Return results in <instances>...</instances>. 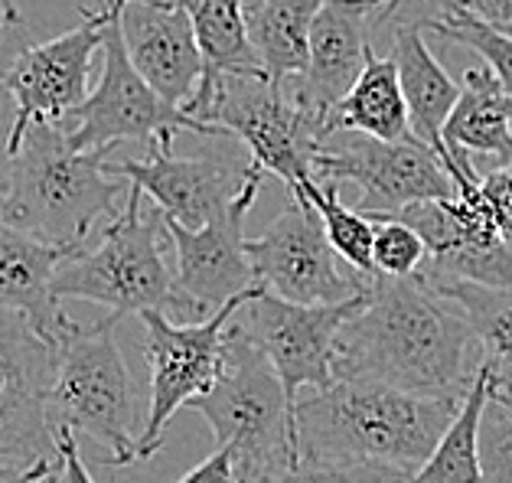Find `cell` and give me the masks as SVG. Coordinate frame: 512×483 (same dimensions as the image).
<instances>
[{"instance_id":"8fae6325","label":"cell","mask_w":512,"mask_h":483,"mask_svg":"<svg viewBox=\"0 0 512 483\" xmlns=\"http://www.w3.org/2000/svg\"><path fill=\"white\" fill-rule=\"evenodd\" d=\"M245 252L255 271V284L304 307L356 301L376 278H362L353 268H343L314 206L297 200H291V206L261 235L245 239Z\"/></svg>"},{"instance_id":"484cf974","label":"cell","mask_w":512,"mask_h":483,"mask_svg":"<svg viewBox=\"0 0 512 483\" xmlns=\"http://www.w3.org/2000/svg\"><path fill=\"white\" fill-rule=\"evenodd\" d=\"M486 402H490V376L480 363L477 379L467 392V399L460 402V412L451 421V428L444 431V438L437 441L434 454L428 457L415 480L411 483H483L480 467V425Z\"/></svg>"},{"instance_id":"8d00e7d4","label":"cell","mask_w":512,"mask_h":483,"mask_svg":"<svg viewBox=\"0 0 512 483\" xmlns=\"http://www.w3.org/2000/svg\"><path fill=\"white\" fill-rule=\"evenodd\" d=\"M14 118H7V111L0 108V193L7 190L10 183V170H14Z\"/></svg>"},{"instance_id":"d4e9b609","label":"cell","mask_w":512,"mask_h":483,"mask_svg":"<svg viewBox=\"0 0 512 483\" xmlns=\"http://www.w3.org/2000/svg\"><path fill=\"white\" fill-rule=\"evenodd\" d=\"M180 4L190 14L203 53V79L265 76L248 36L245 0H180Z\"/></svg>"},{"instance_id":"5bb4252c","label":"cell","mask_w":512,"mask_h":483,"mask_svg":"<svg viewBox=\"0 0 512 483\" xmlns=\"http://www.w3.org/2000/svg\"><path fill=\"white\" fill-rule=\"evenodd\" d=\"M261 187V170L252 164L242 193L235 203L212 219L206 229H183L167 222L170 242L177 249V317L183 324H203L216 317L229 301L255 288V271L245 252V216L255 206Z\"/></svg>"},{"instance_id":"9c48e42d","label":"cell","mask_w":512,"mask_h":483,"mask_svg":"<svg viewBox=\"0 0 512 483\" xmlns=\"http://www.w3.org/2000/svg\"><path fill=\"white\" fill-rule=\"evenodd\" d=\"M102 20L105 69L92 95L76 111V131H69V138L79 151L108 154L111 147L124 141H157L164 134L177 131H193L203 134V138H229V131L203 125V121L186 115L183 108L167 105L151 85L137 76L121 40V0H102Z\"/></svg>"},{"instance_id":"74e56055","label":"cell","mask_w":512,"mask_h":483,"mask_svg":"<svg viewBox=\"0 0 512 483\" xmlns=\"http://www.w3.org/2000/svg\"><path fill=\"white\" fill-rule=\"evenodd\" d=\"M59 464H40V467H7L0 464V483H40L46 474H53Z\"/></svg>"},{"instance_id":"4316f807","label":"cell","mask_w":512,"mask_h":483,"mask_svg":"<svg viewBox=\"0 0 512 483\" xmlns=\"http://www.w3.org/2000/svg\"><path fill=\"white\" fill-rule=\"evenodd\" d=\"M297 203L314 206V213L323 222V232H327L330 249L340 255V262L346 268H353L362 278L376 275V268H372V239H376V226H372V219L366 213L349 209L340 200L336 183H310Z\"/></svg>"},{"instance_id":"f1b7e54d","label":"cell","mask_w":512,"mask_h":483,"mask_svg":"<svg viewBox=\"0 0 512 483\" xmlns=\"http://www.w3.org/2000/svg\"><path fill=\"white\" fill-rule=\"evenodd\" d=\"M376 226V239H372V268L382 278H415L428 262V249H424L421 235L405 226L402 219L366 213Z\"/></svg>"},{"instance_id":"d590c367","label":"cell","mask_w":512,"mask_h":483,"mask_svg":"<svg viewBox=\"0 0 512 483\" xmlns=\"http://www.w3.org/2000/svg\"><path fill=\"white\" fill-rule=\"evenodd\" d=\"M23 27V14L20 7L14 4V0H0V72L7 69L4 56L10 49V40H14V33Z\"/></svg>"},{"instance_id":"e0dca14e","label":"cell","mask_w":512,"mask_h":483,"mask_svg":"<svg viewBox=\"0 0 512 483\" xmlns=\"http://www.w3.org/2000/svg\"><path fill=\"white\" fill-rule=\"evenodd\" d=\"M121 40L137 76L167 105L183 108L196 95L206 66L180 0H121Z\"/></svg>"},{"instance_id":"836d02e7","label":"cell","mask_w":512,"mask_h":483,"mask_svg":"<svg viewBox=\"0 0 512 483\" xmlns=\"http://www.w3.org/2000/svg\"><path fill=\"white\" fill-rule=\"evenodd\" d=\"M56 444H59V464H62V483H98L89 467L82 461L79 451V438L72 431H56Z\"/></svg>"},{"instance_id":"f35d334b","label":"cell","mask_w":512,"mask_h":483,"mask_svg":"<svg viewBox=\"0 0 512 483\" xmlns=\"http://www.w3.org/2000/svg\"><path fill=\"white\" fill-rule=\"evenodd\" d=\"M362 4H366L369 10H376V7H398L402 0H362Z\"/></svg>"},{"instance_id":"e575fe53","label":"cell","mask_w":512,"mask_h":483,"mask_svg":"<svg viewBox=\"0 0 512 483\" xmlns=\"http://www.w3.org/2000/svg\"><path fill=\"white\" fill-rule=\"evenodd\" d=\"M457 4L493 27H512V0H457Z\"/></svg>"},{"instance_id":"8992f818","label":"cell","mask_w":512,"mask_h":483,"mask_svg":"<svg viewBox=\"0 0 512 483\" xmlns=\"http://www.w3.org/2000/svg\"><path fill=\"white\" fill-rule=\"evenodd\" d=\"M144 193L131 187L121 213L105 226L92 252H76L59 265L53 297L102 304L115 317L173 311L177 314V275L167 268V222L160 209L144 213Z\"/></svg>"},{"instance_id":"277c9868","label":"cell","mask_w":512,"mask_h":483,"mask_svg":"<svg viewBox=\"0 0 512 483\" xmlns=\"http://www.w3.org/2000/svg\"><path fill=\"white\" fill-rule=\"evenodd\" d=\"M121 317L108 314L95 327L76 320L56 340V379L49 395L53 431L89 435L108 451L111 467L134 464L141 441V399L118 346Z\"/></svg>"},{"instance_id":"3957f363","label":"cell","mask_w":512,"mask_h":483,"mask_svg":"<svg viewBox=\"0 0 512 483\" xmlns=\"http://www.w3.org/2000/svg\"><path fill=\"white\" fill-rule=\"evenodd\" d=\"M105 160L102 151H79L59 121H36L14 151L0 216L46 245L79 252L95 222L115 219L131 193L128 180L108 177Z\"/></svg>"},{"instance_id":"4fadbf2b","label":"cell","mask_w":512,"mask_h":483,"mask_svg":"<svg viewBox=\"0 0 512 483\" xmlns=\"http://www.w3.org/2000/svg\"><path fill=\"white\" fill-rule=\"evenodd\" d=\"M56 379V346L23 317L0 314V464H59V444L49 421Z\"/></svg>"},{"instance_id":"1f68e13d","label":"cell","mask_w":512,"mask_h":483,"mask_svg":"<svg viewBox=\"0 0 512 483\" xmlns=\"http://www.w3.org/2000/svg\"><path fill=\"white\" fill-rule=\"evenodd\" d=\"M480 193H483V200L493 213L499 239L512 249V167H496L490 173H483Z\"/></svg>"},{"instance_id":"603a6c76","label":"cell","mask_w":512,"mask_h":483,"mask_svg":"<svg viewBox=\"0 0 512 483\" xmlns=\"http://www.w3.org/2000/svg\"><path fill=\"white\" fill-rule=\"evenodd\" d=\"M428 281L467 317L480 346V363L490 376V399L512 402V291L480 288L467 281Z\"/></svg>"},{"instance_id":"d6a6232c","label":"cell","mask_w":512,"mask_h":483,"mask_svg":"<svg viewBox=\"0 0 512 483\" xmlns=\"http://www.w3.org/2000/svg\"><path fill=\"white\" fill-rule=\"evenodd\" d=\"M177 483H242V477L235 467V454L229 448H216V454H209L203 464H196Z\"/></svg>"},{"instance_id":"ab89813d","label":"cell","mask_w":512,"mask_h":483,"mask_svg":"<svg viewBox=\"0 0 512 483\" xmlns=\"http://www.w3.org/2000/svg\"><path fill=\"white\" fill-rule=\"evenodd\" d=\"M40 483H62V464H59V467L53 470V474H46V477H43Z\"/></svg>"},{"instance_id":"cb8c5ba5","label":"cell","mask_w":512,"mask_h":483,"mask_svg":"<svg viewBox=\"0 0 512 483\" xmlns=\"http://www.w3.org/2000/svg\"><path fill=\"white\" fill-rule=\"evenodd\" d=\"M333 131H356L376 141H411V121L408 105L402 95V82H398V69L392 56H376V49H369L366 69L356 79L353 92H349L340 108L333 111L330 128Z\"/></svg>"},{"instance_id":"44dd1931","label":"cell","mask_w":512,"mask_h":483,"mask_svg":"<svg viewBox=\"0 0 512 483\" xmlns=\"http://www.w3.org/2000/svg\"><path fill=\"white\" fill-rule=\"evenodd\" d=\"M444 144L464 173H477L473 154L496 157L499 167H512V98L486 66L464 72L460 98L444 125Z\"/></svg>"},{"instance_id":"7a4b0ae2","label":"cell","mask_w":512,"mask_h":483,"mask_svg":"<svg viewBox=\"0 0 512 483\" xmlns=\"http://www.w3.org/2000/svg\"><path fill=\"white\" fill-rule=\"evenodd\" d=\"M464 399L398 392L379 382H340L294 405L301 464L402 470L415 480Z\"/></svg>"},{"instance_id":"2e32d148","label":"cell","mask_w":512,"mask_h":483,"mask_svg":"<svg viewBox=\"0 0 512 483\" xmlns=\"http://www.w3.org/2000/svg\"><path fill=\"white\" fill-rule=\"evenodd\" d=\"M108 177L128 180L157 203L160 216L183 229H206L242 193L252 164L232 167L222 157H177L173 134L151 141L141 160H105Z\"/></svg>"},{"instance_id":"7c38bea8","label":"cell","mask_w":512,"mask_h":483,"mask_svg":"<svg viewBox=\"0 0 512 483\" xmlns=\"http://www.w3.org/2000/svg\"><path fill=\"white\" fill-rule=\"evenodd\" d=\"M366 297L369 291L346 304L304 307L284 301V297L271 294L258 284L255 294L248 297V304L235 314L232 327H239L271 359L287 399L297 405V392L304 386L323 392L336 382V337H340L346 320L366 304Z\"/></svg>"},{"instance_id":"6da1fadb","label":"cell","mask_w":512,"mask_h":483,"mask_svg":"<svg viewBox=\"0 0 512 483\" xmlns=\"http://www.w3.org/2000/svg\"><path fill=\"white\" fill-rule=\"evenodd\" d=\"M477 369L480 346L467 317L421 271L415 278H372L366 304L336 337L333 376L340 382L467 399Z\"/></svg>"},{"instance_id":"ffe728a7","label":"cell","mask_w":512,"mask_h":483,"mask_svg":"<svg viewBox=\"0 0 512 483\" xmlns=\"http://www.w3.org/2000/svg\"><path fill=\"white\" fill-rule=\"evenodd\" d=\"M69 255L76 252L33 239V235L7 226L0 216V314L23 317L53 346L59 333L72 324L53 297V278Z\"/></svg>"},{"instance_id":"52a82bcc","label":"cell","mask_w":512,"mask_h":483,"mask_svg":"<svg viewBox=\"0 0 512 483\" xmlns=\"http://www.w3.org/2000/svg\"><path fill=\"white\" fill-rule=\"evenodd\" d=\"M196 121L235 134L261 173H274L291 200H301L314 177V154L323 134L307 121L291 95L274 89L265 76L203 79L196 95L183 105Z\"/></svg>"},{"instance_id":"ac0fdd59","label":"cell","mask_w":512,"mask_h":483,"mask_svg":"<svg viewBox=\"0 0 512 483\" xmlns=\"http://www.w3.org/2000/svg\"><path fill=\"white\" fill-rule=\"evenodd\" d=\"M369 7L362 0H327L310 30V56L301 79H294L291 102L327 138L333 111L353 92L369 56Z\"/></svg>"},{"instance_id":"7402d4cb","label":"cell","mask_w":512,"mask_h":483,"mask_svg":"<svg viewBox=\"0 0 512 483\" xmlns=\"http://www.w3.org/2000/svg\"><path fill=\"white\" fill-rule=\"evenodd\" d=\"M327 0H245L248 36L258 66L274 89L301 79L310 56V30Z\"/></svg>"},{"instance_id":"ba28073f","label":"cell","mask_w":512,"mask_h":483,"mask_svg":"<svg viewBox=\"0 0 512 483\" xmlns=\"http://www.w3.org/2000/svg\"><path fill=\"white\" fill-rule=\"evenodd\" d=\"M255 288L239 294L203 324H173L164 311L141 314L144 353L151 363V395H147V418L134 451V464L151 461L164 444L170 418L216 386L222 359H226V330L235 314L248 304V297L255 294Z\"/></svg>"},{"instance_id":"83f0119b","label":"cell","mask_w":512,"mask_h":483,"mask_svg":"<svg viewBox=\"0 0 512 483\" xmlns=\"http://www.w3.org/2000/svg\"><path fill=\"white\" fill-rule=\"evenodd\" d=\"M437 7H441V17L421 20V30L441 36L447 43H460L473 49V53L483 59V66L496 76V82L506 89V95L512 98V36L496 30L493 23L480 20L477 14H470L457 0H437Z\"/></svg>"},{"instance_id":"5b68a950","label":"cell","mask_w":512,"mask_h":483,"mask_svg":"<svg viewBox=\"0 0 512 483\" xmlns=\"http://www.w3.org/2000/svg\"><path fill=\"white\" fill-rule=\"evenodd\" d=\"M209 421L219 448L235 454L242 483H255L301 464L294 405L271 359L239 327L226 330L222 373L203 399L190 402Z\"/></svg>"},{"instance_id":"9a60e30c","label":"cell","mask_w":512,"mask_h":483,"mask_svg":"<svg viewBox=\"0 0 512 483\" xmlns=\"http://www.w3.org/2000/svg\"><path fill=\"white\" fill-rule=\"evenodd\" d=\"M105 43L102 10H82V23L76 30L20 49L0 72V89L14 98V138L17 144L23 131L36 121H62L76 115L89 98V69L95 53Z\"/></svg>"},{"instance_id":"4dcf8cb0","label":"cell","mask_w":512,"mask_h":483,"mask_svg":"<svg viewBox=\"0 0 512 483\" xmlns=\"http://www.w3.org/2000/svg\"><path fill=\"white\" fill-rule=\"evenodd\" d=\"M255 483H411L408 474L392 467L359 464V467H336V464H297L281 474L255 480Z\"/></svg>"},{"instance_id":"d6986e66","label":"cell","mask_w":512,"mask_h":483,"mask_svg":"<svg viewBox=\"0 0 512 483\" xmlns=\"http://www.w3.org/2000/svg\"><path fill=\"white\" fill-rule=\"evenodd\" d=\"M392 63L398 69V82H402L411 134L441 157V164L447 173H451L457 190L477 187L480 173L460 170L454 164L451 151H447V144H444V125H447V118H451V111L460 98V85L447 76V69L434 59V53L428 49V40H424L421 20L398 23L395 27Z\"/></svg>"},{"instance_id":"60d3db41","label":"cell","mask_w":512,"mask_h":483,"mask_svg":"<svg viewBox=\"0 0 512 483\" xmlns=\"http://www.w3.org/2000/svg\"><path fill=\"white\" fill-rule=\"evenodd\" d=\"M496 30H503L506 36H512V27H496Z\"/></svg>"},{"instance_id":"f546056e","label":"cell","mask_w":512,"mask_h":483,"mask_svg":"<svg viewBox=\"0 0 512 483\" xmlns=\"http://www.w3.org/2000/svg\"><path fill=\"white\" fill-rule=\"evenodd\" d=\"M483 483H512V402L490 399L480 425Z\"/></svg>"},{"instance_id":"30bf717a","label":"cell","mask_w":512,"mask_h":483,"mask_svg":"<svg viewBox=\"0 0 512 483\" xmlns=\"http://www.w3.org/2000/svg\"><path fill=\"white\" fill-rule=\"evenodd\" d=\"M314 177L317 183H356L359 213L395 216L415 203L457 196L441 157L418 138L389 144L356 131H333L317 144Z\"/></svg>"}]
</instances>
